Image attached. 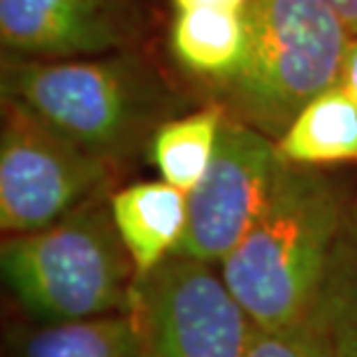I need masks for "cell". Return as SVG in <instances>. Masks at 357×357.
<instances>
[{"label":"cell","instance_id":"5b68a950","mask_svg":"<svg viewBox=\"0 0 357 357\" xmlns=\"http://www.w3.org/2000/svg\"><path fill=\"white\" fill-rule=\"evenodd\" d=\"M112 165L54 130L17 100L3 98L0 230L5 237L59 223L100 195Z\"/></svg>","mask_w":357,"mask_h":357},{"label":"cell","instance_id":"9a60e30c","mask_svg":"<svg viewBox=\"0 0 357 357\" xmlns=\"http://www.w3.org/2000/svg\"><path fill=\"white\" fill-rule=\"evenodd\" d=\"M244 357H332V351L323 327L309 313L297 323L281 327L253 325Z\"/></svg>","mask_w":357,"mask_h":357},{"label":"cell","instance_id":"52a82bcc","mask_svg":"<svg viewBox=\"0 0 357 357\" xmlns=\"http://www.w3.org/2000/svg\"><path fill=\"white\" fill-rule=\"evenodd\" d=\"M281 160L276 139L225 112L211 165L188 192L176 255L220 267L265 209Z\"/></svg>","mask_w":357,"mask_h":357},{"label":"cell","instance_id":"9c48e42d","mask_svg":"<svg viewBox=\"0 0 357 357\" xmlns=\"http://www.w3.org/2000/svg\"><path fill=\"white\" fill-rule=\"evenodd\" d=\"M109 206L137 281L176 255L188 223V195L183 190L162 178L137 181L112 192Z\"/></svg>","mask_w":357,"mask_h":357},{"label":"cell","instance_id":"8992f818","mask_svg":"<svg viewBox=\"0 0 357 357\" xmlns=\"http://www.w3.org/2000/svg\"><path fill=\"white\" fill-rule=\"evenodd\" d=\"M139 357H244L253 323L213 265L172 255L135 283Z\"/></svg>","mask_w":357,"mask_h":357},{"label":"cell","instance_id":"2e32d148","mask_svg":"<svg viewBox=\"0 0 357 357\" xmlns=\"http://www.w3.org/2000/svg\"><path fill=\"white\" fill-rule=\"evenodd\" d=\"M339 84L344 86V91L353 98V102L357 105V38H353L351 45H348Z\"/></svg>","mask_w":357,"mask_h":357},{"label":"cell","instance_id":"4fadbf2b","mask_svg":"<svg viewBox=\"0 0 357 357\" xmlns=\"http://www.w3.org/2000/svg\"><path fill=\"white\" fill-rule=\"evenodd\" d=\"M223 119L225 112L209 105L188 116L169 119L155 126L149 153L162 181L183 190L185 195L202 181L216 153Z\"/></svg>","mask_w":357,"mask_h":357},{"label":"cell","instance_id":"3957f363","mask_svg":"<svg viewBox=\"0 0 357 357\" xmlns=\"http://www.w3.org/2000/svg\"><path fill=\"white\" fill-rule=\"evenodd\" d=\"M241 63L223 82L234 114L271 139L337 86L353 35L325 0H248Z\"/></svg>","mask_w":357,"mask_h":357},{"label":"cell","instance_id":"ba28073f","mask_svg":"<svg viewBox=\"0 0 357 357\" xmlns=\"http://www.w3.org/2000/svg\"><path fill=\"white\" fill-rule=\"evenodd\" d=\"M0 40L38 61H75L119 49L126 21L119 0H0Z\"/></svg>","mask_w":357,"mask_h":357},{"label":"cell","instance_id":"7a4b0ae2","mask_svg":"<svg viewBox=\"0 0 357 357\" xmlns=\"http://www.w3.org/2000/svg\"><path fill=\"white\" fill-rule=\"evenodd\" d=\"M5 285L35 325L77 323L132 309L135 267L100 192L59 223L5 237Z\"/></svg>","mask_w":357,"mask_h":357},{"label":"cell","instance_id":"ac0fdd59","mask_svg":"<svg viewBox=\"0 0 357 357\" xmlns=\"http://www.w3.org/2000/svg\"><path fill=\"white\" fill-rule=\"evenodd\" d=\"M332 7V12L344 21L348 33L357 38V0H325Z\"/></svg>","mask_w":357,"mask_h":357},{"label":"cell","instance_id":"8fae6325","mask_svg":"<svg viewBox=\"0 0 357 357\" xmlns=\"http://www.w3.org/2000/svg\"><path fill=\"white\" fill-rule=\"evenodd\" d=\"M246 47L244 12L178 10L172 24V49L190 73L227 79L239 68Z\"/></svg>","mask_w":357,"mask_h":357},{"label":"cell","instance_id":"6da1fadb","mask_svg":"<svg viewBox=\"0 0 357 357\" xmlns=\"http://www.w3.org/2000/svg\"><path fill=\"white\" fill-rule=\"evenodd\" d=\"M348 206L316 167L281 160L265 209L220 276L255 327H281L316 306Z\"/></svg>","mask_w":357,"mask_h":357},{"label":"cell","instance_id":"7c38bea8","mask_svg":"<svg viewBox=\"0 0 357 357\" xmlns=\"http://www.w3.org/2000/svg\"><path fill=\"white\" fill-rule=\"evenodd\" d=\"M311 313L332 357H357V204L346 209Z\"/></svg>","mask_w":357,"mask_h":357},{"label":"cell","instance_id":"e0dca14e","mask_svg":"<svg viewBox=\"0 0 357 357\" xmlns=\"http://www.w3.org/2000/svg\"><path fill=\"white\" fill-rule=\"evenodd\" d=\"M176 12L178 10H197V7H206V10H227V12H244L248 0H174Z\"/></svg>","mask_w":357,"mask_h":357},{"label":"cell","instance_id":"30bf717a","mask_svg":"<svg viewBox=\"0 0 357 357\" xmlns=\"http://www.w3.org/2000/svg\"><path fill=\"white\" fill-rule=\"evenodd\" d=\"M290 165L325 167L357 162V105L341 84L313 98L276 139Z\"/></svg>","mask_w":357,"mask_h":357},{"label":"cell","instance_id":"277c9868","mask_svg":"<svg viewBox=\"0 0 357 357\" xmlns=\"http://www.w3.org/2000/svg\"><path fill=\"white\" fill-rule=\"evenodd\" d=\"M3 98L109 165L137 149L155 119V93L130 59L5 61Z\"/></svg>","mask_w":357,"mask_h":357},{"label":"cell","instance_id":"5bb4252c","mask_svg":"<svg viewBox=\"0 0 357 357\" xmlns=\"http://www.w3.org/2000/svg\"><path fill=\"white\" fill-rule=\"evenodd\" d=\"M19 357H139L132 311L77 323L35 325L24 334Z\"/></svg>","mask_w":357,"mask_h":357}]
</instances>
